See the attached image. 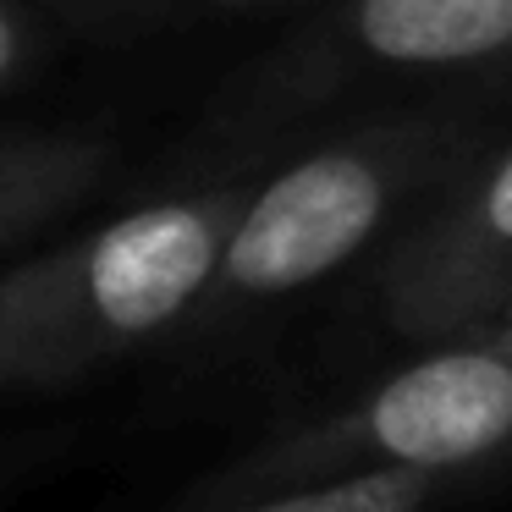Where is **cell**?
Returning a JSON list of instances; mask_svg holds the SVG:
<instances>
[{"instance_id": "obj_1", "label": "cell", "mask_w": 512, "mask_h": 512, "mask_svg": "<svg viewBox=\"0 0 512 512\" xmlns=\"http://www.w3.org/2000/svg\"><path fill=\"white\" fill-rule=\"evenodd\" d=\"M248 193V182H215L138 204L0 270V391L67 386L182 331Z\"/></svg>"}, {"instance_id": "obj_2", "label": "cell", "mask_w": 512, "mask_h": 512, "mask_svg": "<svg viewBox=\"0 0 512 512\" xmlns=\"http://www.w3.org/2000/svg\"><path fill=\"white\" fill-rule=\"evenodd\" d=\"M485 149V133L452 111H413L336 133L248 193L215 281L182 331L232 325L331 281Z\"/></svg>"}, {"instance_id": "obj_3", "label": "cell", "mask_w": 512, "mask_h": 512, "mask_svg": "<svg viewBox=\"0 0 512 512\" xmlns=\"http://www.w3.org/2000/svg\"><path fill=\"white\" fill-rule=\"evenodd\" d=\"M512 446V353L474 336L435 342V353L375 380L364 397L320 413L265 446L232 457L188 490V512H226L270 490L369 468H441L463 474Z\"/></svg>"}, {"instance_id": "obj_4", "label": "cell", "mask_w": 512, "mask_h": 512, "mask_svg": "<svg viewBox=\"0 0 512 512\" xmlns=\"http://www.w3.org/2000/svg\"><path fill=\"white\" fill-rule=\"evenodd\" d=\"M386 331L457 342L512 314V138L457 166L402 221L375 270Z\"/></svg>"}, {"instance_id": "obj_5", "label": "cell", "mask_w": 512, "mask_h": 512, "mask_svg": "<svg viewBox=\"0 0 512 512\" xmlns=\"http://www.w3.org/2000/svg\"><path fill=\"white\" fill-rule=\"evenodd\" d=\"M512 67V0H331L254 78L270 116L320 105L347 83L474 78Z\"/></svg>"}, {"instance_id": "obj_6", "label": "cell", "mask_w": 512, "mask_h": 512, "mask_svg": "<svg viewBox=\"0 0 512 512\" xmlns=\"http://www.w3.org/2000/svg\"><path fill=\"white\" fill-rule=\"evenodd\" d=\"M116 160V144L72 127L0 133V259L39 237L56 215L89 199Z\"/></svg>"}, {"instance_id": "obj_7", "label": "cell", "mask_w": 512, "mask_h": 512, "mask_svg": "<svg viewBox=\"0 0 512 512\" xmlns=\"http://www.w3.org/2000/svg\"><path fill=\"white\" fill-rule=\"evenodd\" d=\"M457 474L441 468H369V474L314 479V485L270 490L226 512H430Z\"/></svg>"}, {"instance_id": "obj_8", "label": "cell", "mask_w": 512, "mask_h": 512, "mask_svg": "<svg viewBox=\"0 0 512 512\" xmlns=\"http://www.w3.org/2000/svg\"><path fill=\"white\" fill-rule=\"evenodd\" d=\"M259 6H287V0H50L61 28L83 34H144V28H182L204 17L259 12Z\"/></svg>"}, {"instance_id": "obj_9", "label": "cell", "mask_w": 512, "mask_h": 512, "mask_svg": "<svg viewBox=\"0 0 512 512\" xmlns=\"http://www.w3.org/2000/svg\"><path fill=\"white\" fill-rule=\"evenodd\" d=\"M67 34L50 0H0V94L45 61L50 39Z\"/></svg>"}, {"instance_id": "obj_10", "label": "cell", "mask_w": 512, "mask_h": 512, "mask_svg": "<svg viewBox=\"0 0 512 512\" xmlns=\"http://www.w3.org/2000/svg\"><path fill=\"white\" fill-rule=\"evenodd\" d=\"M474 342H490V347H501V353H512V314H501V320L479 325Z\"/></svg>"}]
</instances>
